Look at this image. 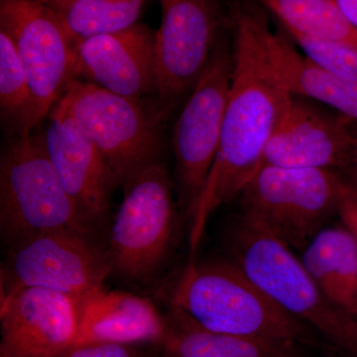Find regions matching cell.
<instances>
[{
    "instance_id": "1",
    "label": "cell",
    "mask_w": 357,
    "mask_h": 357,
    "mask_svg": "<svg viewBox=\"0 0 357 357\" xmlns=\"http://www.w3.org/2000/svg\"><path fill=\"white\" fill-rule=\"evenodd\" d=\"M265 13L253 0H230L231 84L220 148L190 220L191 259H195L211 213L237 199L259 168L265 148L293 96L275 75L263 50L260 24Z\"/></svg>"
},
{
    "instance_id": "2",
    "label": "cell",
    "mask_w": 357,
    "mask_h": 357,
    "mask_svg": "<svg viewBox=\"0 0 357 357\" xmlns=\"http://www.w3.org/2000/svg\"><path fill=\"white\" fill-rule=\"evenodd\" d=\"M169 303L213 332L290 340L333 351L311 326L279 306L231 259L189 261L174 284Z\"/></svg>"
},
{
    "instance_id": "3",
    "label": "cell",
    "mask_w": 357,
    "mask_h": 357,
    "mask_svg": "<svg viewBox=\"0 0 357 357\" xmlns=\"http://www.w3.org/2000/svg\"><path fill=\"white\" fill-rule=\"evenodd\" d=\"M229 259L289 314L311 326L333 351L357 357V316L319 288L291 248L238 218L229 234Z\"/></svg>"
},
{
    "instance_id": "4",
    "label": "cell",
    "mask_w": 357,
    "mask_h": 357,
    "mask_svg": "<svg viewBox=\"0 0 357 357\" xmlns=\"http://www.w3.org/2000/svg\"><path fill=\"white\" fill-rule=\"evenodd\" d=\"M0 230L9 246L46 232L96 236L61 184L40 134L11 135L2 149Z\"/></svg>"
},
{
    "instance_id": "5",
    "label": "cell",
    "mask_w": 357,
    "mask_h": 357,
    "mask_svg": "<svg viewBox=\"0 0 357 357\" xmlns=\"http://www.w3.org/2000/svg\"><path fill=\"white\" fill-rule=\"evenodd\" d=\"M123 189L105 250L112 274L150 283L175 246L178 218L175 183L159 160L136 174Z\"/></svg>"
},
{
    "instance_id": "6",
    "label": "cell",
    "mask_w": 357,
    "mask_h": 357,
    "mask_svg": "<svg viewBox=\"0 0 357 357\" xmlns=\"http://www.w3.org/2000/svg\"><path fill=\"white\" fill-rule=\"evenodd\" d=\"M342 174L261 166L239 194L241 220L289 248L305 249L337 213Z\"/></svg>"
},
{
    "instance_id": "7",
    "label": "cell",
    "mask_w": 357,
    "mask_h": 357,
    "mask_svg": "<svg viewBox=\"0 0 357 357\" xmlns=\"http://www.w3.org/2000/svg\"><path fill=\"white\" fill-rule=\"evenodd\" d=\"M55 105L86 131L122 187L159 161L165 117L159 107L149 109L142 100L76 79Z\"/></svg>"
},
{
    "instance_id": "8",
    "label": "cell",
    "mask_w": 357,
    "mask_h": 357,
    "mask_svg": "<svg viewBox=\"0 0 357 357\" xmlns=\"http://www.w3.org/2000/svg\"><path fill=\"white\" fill-rule=\"evenodd\" d=\"M234 70L231 33L223 30L173 131L178 204L191 220L217 157Z\"/></svg>"
},
{
    "instance_id": "9",
    "label": "cell",
    "mask_w": 357,
    "mask_h": 357,
    "mask_svg": "<svg viewBox=\"0 0 357 357\" xmlns=\"http://www.w3.org/2000/svg\"><path fill=\"white\" fill-rule=\"evenodd\" d=\"M0 30L13 40L27 76L31 134L74 79L77 41L44 0H0Z\"/></svg>"
},
{
    "instance_id": "10",
    "label": "cell",
    "mask_w": 357,
    "mask_h": 357,
    "mask_svg": "<svg viewBox=\"0 0 357 357\" xmlns=\"http://www.w3.org/2000/svg\"><path fill=\"white\" fill-rule=\"evenodd\" d=\"M1 273V297L22 288H41L84 301L105 289L112 269L96 237L54 231L9 246Z\"/></svg>"
},
{
    "instance_id": "11",
    "label": "cell",
    "mask_w": 357,
    "mask_h": 357,
    "mask_svg": "<svg viewBox=\"0 0 357 357\" xmlns=\"http://www.w3.org/2000/svg\"><path fill=\"white\" fill-rule=\"evenodd\" d=\"M155 32L157 107L162 114L187 100L203 75L220 34L229 27L218 0H160Z\"/></svg>"
},
{
    "instance_id": "12",
    "label": "cell",
    "mask_w": 357,
    "mask_h": 357,
    "mask_svg": "<svg viewBox=\"0 0 357 357\" xmlns=\"http://www.w3.org/2000/svg\"><path fill=\"white\" fill-rule=\"evenodd\" d=\"M344 115L293 95L263 154L261 166L328 169L342 174L351 162L356 133Z\"/></svg>"
},
{
    "instance_id": "13",
    "label": "cell",
    "mask_w": 357,
    "mask_h": 357,
    "mask_svg": "<svg viewBox=\"0 0 357 357\" xmlns=\"http://www.w3.org/2000/svg\"><path fill=\"white\" fill-rule=\"evenodd\" d=\"M82 302L41 288L2 296L0 357H57L76 342Z\"/></svg>"
},
{
    "instance_id": "14",
    "label": "cell",
    "mask_w": 357,
    "mask_h": 357,
    "mask_svg": "<svg viewBox=\"0 0 357 357\" xmlns=\"http://www.w3.org/2000/svg\"><path fill=\"white\" fill-rule=\"evenodd\" d=\"M40 133L61 184L96 229L107 222L119 181L98 148L70 115L54 107Z\"/></svg>"
},
{
    "instance_id": "15",
    "label": "cell",
    "mask_w": 357,
    "mask_h": 357,
    "mask_svg": "<svg viewBox=\"0 0 357 357\" xmlns=\"http://www.w3.org/2000/svg\"><path fill=\"white\" fill-rule=\"evenodd\" d=\"M74 79L143 100L157 91L155 32L136 23L77 42Z\"/></svg>"
},
{
    "instance_id": "16",
    "label": "cell",
    "mask_w": 357,
    "mask_h": 357,
    "mask_svg": "<svg viewBox=\"0 0 357 357\" xmlns=\"http://www.w3.org/2000/svg\"><path fill=\"white\" fill-rule=\"evenodd\" d=\"M165 335V317L151 301L102 289L82 302L81 323L74 344L119 342L161 347Z\"/></svg>"
},
{
    "instance_id": "17",
    "label": "cell",
    "mask_w": 357,
    "mask_h": 357,
    "mask_svg": "<svg viewBox=\"0 0 357 357\" xmlns=\"http://www.w3.org/2000/svg\"><path fill=\"white\" fill-rule=\"evenodd\" d=\"M268 13L260 24V39L275 75L291 93L305 96L357 121V82L335 77L301 55L284 33L270 27Z\"/></svg>"
},
{
    "instance_id": "18",
    "label": "cell",
    "mask_w": 357,
    "mask_h": 357,
    "mask_svg": "<svg viewBox=\"0 0 357 357\" xmlns=\"http://www.w3.org/2000/svg\"><path fill=\"white\" fill-rule=\"evenodd\" d=\"M162 357H306L300 344L277 338L213 332L169 305Z\"/></svg>"
},
{
    "instance_id": "19",
    "label": "cell",
    "mask_w": 357,
    "mask_h": 357,
    "mask_svg": "<svg viewBox=\"0 0 357 357\" xmlns=\"http://www.w3.org/2000/svg\"><path fill=\"white\" fill-rule=\"evenodd\" d=\"M302 264L319 288L354 314L357 306V239L347 227H328L305 248Z\"/></svg>"
},
{
    "instance_id": "20",
    "label": "cell",
    "mask_w": 357,
    "mask_h": 357,
    "mask_svg": "<svg viewBox=\"0 0 357 357\" xmlns=\"http://www.w3.org/2000/svg\"><path fill=\"white\" fill-rule=\"evenodd\" d=\"M272 14L282 31L344 42L357 48V32L335 0H253Z\"/></svg>"
},
{
    "instance_id": "21",
    "label": "cell",
    "mask_w": 357,
    "mask_h": 357,
    "mask_svg": "<svg viewBox=\"0 0 357 357\" xmlns=\"http://www.w3.org/2000/svg\"><path fill=\"white\" fill-rule=\"evenodd\" d=\"M146 0H68L57 11L76 40L119 31L137 22Z\"/></svg>"
},
{
    "instance_id": "22",
    "label": "cell",
    "mask_w": 357,
    "mask_h": 357,
    "mask_svg": "<svg viewBox=\"0 0 357 357\" xmlns=\"http://www.w3.org/2000/svg\"><path fill=\"white\" fill-rule=\"evenodd\" d=\"M0 109L11 135H29L27 123L31 96L24 67L15 45L0 30ZM10 135V136H11Z\"/></svg>"
},
{
    "instance_id": "23",
    "label": "cell",
    "mask_w": 357,
    "mask_h": 357,
    "mask_svg": "<svg viewBox=\"0 0 357 357\" xmlns=\"http://www.w3.org/2000/svg\"><path fill=\"white\" fill-rule=\"evenodd\" d=\"M294 45L300 47L304 56L319 69L335 77L357 82V48L344 42L297 33L284 32Z\"/></svg>"
},
{
    "instance_id": "24",
    "label": "cell",
    "mask_w": 357,
    "mask_h": 357,
    "mask_svg": "<svg viewBox=\"0 0 357 357\" xmlns=\"http://www.w3.org/2000/svg\"><path fill=\"white\" fill-rule=\"evenodd\" d=\"M146 347L148 344L88 342L72 344L57 357H156Z\"/></svg>"
},
{
    "instance_id": "25",
    "label": "cell",
    "mask_w": 357,
    "mask_h": 357,
    "mask_svg": "<svg viewBox=\"0 0 357 357\" xmlns=\"http://www.w3.org/2000/svg\"><path fill=\"white\" fill-rule=\"evenodd\" d=\"M337 215L342 225L357 239V190L345 180L344 176L338 189Z\"/></svg>"
},
{
    "instance_id": "26",
    "label": "cell",
    "mask_w": 357,
    "mask_h": 357,
    "mask_svg": "<svg viewBox=\"0 0 357 357\" xmlns=\"http://www.w3.org/2000/svg\"><path fill=\"white\" fill-rule=\"evenodd\" d=\"M347 22L357 32V0H335Z\"/></svg>"
},
{
    "instance_id": "27",
    "label": "cell",
    "mask_w": 357,
    "mask_h": 357,
    "mask_svg": "<svg viewBox=\"0 0 357 357\" xmlns=\"http://www.w3.org/2000/svg\"><path fill=\"white\" fill-rule=\"evenodd\" d=\"M357 135V133H356ZM345 180L354 185L357 190V143L356 140V146H354V154H352L351 162L342 173Z\"/></svg>"
},
{
    "instance_id": "28",
    "label": "cell",
    "mask_w": 357,
    "mask_h": 357,
    "mask_svg": "<svg viewBox=\"0 0 357 357\" xmlns=\"http://www.w3.org/2000/svg\"><path fill=\"white\" fill-rule=\"evenodd\" d=\"M48 6H50L54 10L58 11L59 9L62 8L68 0H44Z\"/></svg>"
},
{
    "instance_id": "29",
    "label": "cell",
    "mask_w": 357,
    "mask_h": 357,
    "mask_svg": "<svg viewBox=\"0 0 357 357\" xmlns=\"http://www.w3.org/2000/svg\"><path fill=\"white\" fill-rule=\"evenodd\" d=\"M354 314L357 316V306L356 307V309H354Z\"/></svg>"
},
{
    "instance_id": "30",
    "label": "cell",
    "mask_w": 357,
    "mask_h": 357,
    "mask_svg": "<svg viewBox=\"0 0 357 357\" xmlns=\"http://www.w3.org/2000/svg\"><path fill=\"white\" fill-rule=\"evenodd\" d=\"M356 143H357V136H356Z\"/></svg>"
}]
</instances>
